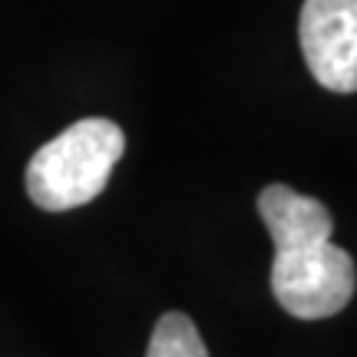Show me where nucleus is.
Returning <instances> with one entry per match:
<instances>
[{"label": "nucleus", "instance_id": "4", "mask_svg": "<svg viewBox=\"0 0 357 357\" xmlns=\"http://www.w3.org/2000/svg\"><path fill=\"white\" fill-rule=\"evenodd\" d=\"M146 357H208L199 328L182 311H166L155 321Z\"/></svg>", "mask_w": 357, "mask_h": 357}, {"label": "nucleus", "instance_id": "2", "mask_svg": "<svg viewBox=\"0 0 357 357\" xmlns=\"http://www.w3.org/2000/svg\"><path fill=\"white\" fill-rule=\"evenodd\" d=\"M126 136L113 119H79L40 146L26 166V195L47 212L93 202L123 159Z\"/></svg>", "mask_w": 357, "mask_h": 357}, {"label": "nucleus", "instance_id": "1", "mask_svg": "<svg viewBox=\"0 0 357 357\" xmlns=\"http://www.w3.org/2000/svg\"><path fill=\"white\" fill-rule=\"evenodd\" d=\"M258 215L275 242L271 294L291 318L321 321L344 311L354 298V258L331 242L334 218L311 195L268 185L258 195Z\"/></svg>", "mask_w": 357, "mask_h": 357}, {"label": "nucleus", "instance_id": "3", "mask_svg": "<svg viewBox=\"0 0 357 357\" xmlns=\"http://www.w3.org/2000/svg\"><path fill=\"white\" fill-rule=\"evenodd\" d=\"M298 37L321 86L357 93V0H305Z\"/></svg>", "mask_w": 357, "mask_h": 357}]
</instances>
